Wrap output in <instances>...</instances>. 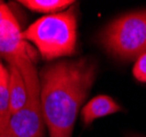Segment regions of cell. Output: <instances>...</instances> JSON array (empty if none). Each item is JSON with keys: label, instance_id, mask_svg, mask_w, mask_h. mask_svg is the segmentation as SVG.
<instances>
[{"label": "cell", "instance_id": "6da1fadb", "mask_svg": "<svg viewBox=\"0 0 146 137\" xmlns=\"http://www.w3.org/2000/svg\"><path fill=\"white\" fill-rule=\"evenodd\" d=\"M96 78V64L88 59L63 60L40 73L41 102L50 137H72L74 125Z\"/></svg>", "mask_w": 146, "mask_h": 137}, {"label": "cell", "instance_id": "7a4b0ae2", "mask_svg": "<svg viewBox=\"0 0 146 137\" xmlns=\"http://www.w3.org/2000/svg\"><path fill=\"white\" fill-rule=\"evenodd\" d=\"M24 41L36 46L46 60L73 55L77 43V15L74 8L45 15L22 32Z\"/></svg>", "mask_w": 146, "mask_h": 137}, {"label": "cell", "instance_id": "3957f363", "mask_svg": "<svg viewBox=\"0 0 146 137\" xmlns=\"http://www.w3.org/2000/svg\"><path fill=\"white\" fill-rule=\"evenodd\" d=\"M13 58L25 80L27 102L24 107L12 114L6 130L0 137H43L45 123L41 102V81L36 68L33 65V56L29 52L21 53Z\"/></svg>", "mask_w": 146, "mask_h": 137}, {"label": "cell", "instance_id": "277c9868", "mask_svg": "<svg viewBox=\"0 0 146 137\" xmlns=\"http://www.w3.org/2000/svg\"><path fill=\"white\" fill-rule=\"evenodd\" d=\"M103 46L121 59H134L146 53V11H136L111 22L101 34Z\"/></svg>", "mask_w": 146, "mask_h": 137}, {"label": "cell", "instance_id": "5b68a950", "mask_svg": "<svg viewBox=\"0 0 146 137\" xmlns=\"http://www.w3.org/2000/svg\"><path fill=\"white\" fill-rule=\"evenodd\" d=\"M21 28L15 15H8L0 25V57L10 58L29 52L27 41L22 36ZM30 53V52H29Z\"/></svg>", "mask_w": 146, "mask_h": 137}, {"label": "cell", "instance_id": "8992f818", "mask_svg": "<svg viewBox=\"0 0 146 137\" xmlns=\"http://www.w3.org/2000/svg\"><path fill=\"white\" fill-rule=\"evenodd\" d=\"M8 64V85L10 94V109L11 115L20 111L27 102V86L25 80L13 58L6 59Z\"/></svg>", "mask_w": 146, "mask_h": 137}, {"label": "cell", "instance_id": "52a82bcc", "mask_svg": "<svg viewBox=\"0 0 146 137\" xmlns=\"http://www.w3.org/2000/svg\"><path fill=\"white\" fill-rule=\"evenodd\" d=\"M122 110L121 105L117 104L109 95L100 94L92 98L81 110V117L85 125H89L97 118L111 115Z\"/></svg>", "mask_w": 146, "mask_h": 137}, {"label": "cell", "instance_id": "ba28073f", "mask_svg": "<svg viewBox=\"0 0 146 137\" xmlns=\"http://www.w3.org/2000/svg\"><path fill=\"white\" fill-rule=\"evenodd\" d=\"M10 117L11 109L8 85V68L0 59V134L6 130Z\"/></svg>", "mask_w": 146, "mask_h": 137}, {"label": "cell", "instance_id": "9c48e42d", "mask_svg": "<svg viewBox=\"0 0 146 137\" xmlns=\"http://www.w3.org/2000/svg\"><path fill=\"white\" fill-rule=\"evenodd\" d=\"M20 3L35 12L54 15L63 12L64 9L69 7L74 2L69 0H24L20 1Z\"/></svg>", "mask_w": 146, "mask_h": 137}, {"label": "cell", "instance_id": "30bf717a", "mask_svg": "<svg viewBox=\"0 0 146 137\" xmlns=\"http://www.w3.org/2000/svg\"><path fill=\"white\" fill-rule=\"evenodd\" d=\"M133 76L136 80L146 83V53L136 59L133 67Z\"/></svg>", "mask_w": 146, "mask_h": 137}, {"label": "cell", "instance_id": "8fae6325", "mask_svg": "<svg viewBox=\"0 0 146 137\" xmlns=\"http://www.w3.org/2000/svg\"><path fill=\"white\" fill-rule=\"evenodd\" d=\"M12 13L10 10H9V8L6 6V5H3V3H0V25H1V23L6 20V18H7L8 15H10Z\"/></svg>", "mask_w": 146, "mask_h": 137}, {"label": "cell", "instance_id": "7c38bea8", "mask_svg": "<svg viewBox=\"0 0 146 137\" xmlns=\"http://www.w3.org/2000/svg\"><path fill=\"white\" fill-rule=\"evenodd\" d=\"M130 137H144V136H139V135H131Z\"/></svg>", "mask_w": 146, "mask_h": 137}]
</instances>
